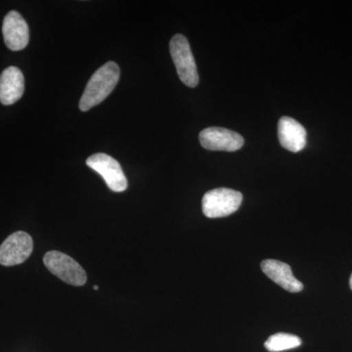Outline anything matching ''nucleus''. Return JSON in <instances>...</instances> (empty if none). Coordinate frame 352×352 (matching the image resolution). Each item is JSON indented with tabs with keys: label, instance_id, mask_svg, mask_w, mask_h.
Returning <instances> with one entry per match:
<instances>
[{
	"label": "nucleus",
	"instance_id": "nucleus-1",
	"mask_svg": "<svg viewBox=\"0 0 352 352\" xmlns=\"http://www.w3.org/2000/svg\"><path fill=\"white\" fill-rule=\"evenodd\" d=\"M120 80V68L115 62L100 67L88 80L80 101V109L87 112L100 104L113 91Z\"/></svg>",
	"mask_w": 352,
	"mask_h": 352
},
{
	"label": "nucleus",
	"instance_id": "nucleus-2",
	"mask_svg": "<svg viewBox=\"0 0 352 352\" xmlns=\"http://www.w3.org/2000/svg\"><path fill=\"white\" fill-rule=\"evenodd\" d=\"M171 58L182 82L189 87L199 83L198 71L193 53L187 38L183 34H175L170 43Z\"/></svg>",
	"mask_w": 352,
	"mask_h": 352
},
{
	"label": "nucleus",
	"instance_id": "nucleus-3",
	"mask_svg": "<svg viewBox=\"0 0 352 352\" xmlns=\"http://www.w3.org/2000/svg\"><path fill=\"white\" fill-rule=\"evenodd\" d=\"M240 192L228 188L210 190L203 197V212L208 219L228 217L237 212L242 204Z\"/></svg>",
	"mask_w": 352,
	"mask_h": 352
},
{
	"label": "nucleus",
	"instance_id": "nucleus-4",
	"mask_svg": "<svg viewBox=\"0 0 352 352\" xmlns=\"http://www.w3.org/2000/svg\"><path fill=\"white\" fill-rule=\"evenodd\" d=\"M44 265L55 276L73 286H82L87 283V273L80 263L63 252L51 251L43 258Z\"/></svg>",
	"mask_w": 352,
	"mask_h": 352
},
{
	"label": "nucleus",
	"instance_id": "nucleus-5",
	"mask_svg": "<svg viewBox=\"0 0 352 352\" xmlns=\"http://www.w3.org/2000/svg\"><path fill=\"white\" fill-rule=\"evenodd\" d=\"M87 164L104 178L109 188L113 192H124L127 188V180L119 162L104 153H97L87 160Z\"/></svg>",
	"mask_w": 352,
	"mask_h": 352
},
{
	"label": "nucleus",
	"instance_id": "nucleus-6",
	"mask_svg": "<svg viewBox=\"0 0 352 352\" xmlns=\"http://www.w3.org/2000/svg\"><path fill=\"white\" fill-rule=\"evenodd\" d=\"M34 249L31 236L24 231L11 234L0 245V264L3 266L18 265L30 258Z\"/></svg>",
	"mask_w": 352,
	"mask_h": 352
},
{
	"label": "nucleus",
	"instance_id": "nucleus-7",
	"mask_svg": "<svg viewBox=\"0 0 352 352\" xmlns=\"http://www.w3.org/2000/svg\"><path fill=\"white\" fill-rule=\"evenodd\" d=\"M199 138L201 145L210 151L235 152L244 145L242 135L222 127H208L201 131Z\"/></svg>",
	"mask_w": 352,
	"mask_h": 352
},
{
	"label": "nucleus",
	"instance_id": "nucleus-8",
	"mask_svg": "<svg viewBox=\"0 0 352 352\" xmlns=\"http://www.w3.org/2000/svg\"><path fill=\"white\" fill-rule=\"evenodd\" d=\"M2 34L4 43L10 50H23L29 43V25L17 11L7 14L2 25Z\"/></svg>",
	"mask_w": 352,
	"mask_h": 352
},
{
	"label": "nucleus",
	"instance_id": "nucleus-9",
	"mask_svg": "<svg viewBox=\"0 0 352 352\" xmlns=\"http://www.w3.org/2000/svg\"><path fill=\"white\" fill-rule=\"evenodd\" d=\"M278 138L285 149L293 153L302 151L307 145L305 127L289 117L281 118L278 124Z\"/></svg>",
	"mask_w": 352,
	"mask_h": 352
},
{
	"label": "nucleus",
	"instance_id": "nucleus-10",
	"mask_svg": "<svg viewBox=\"0 0 352 352\" xmlns=\"http://www.w3.org/2000/svg\"><path fill=\"white\" fill-rule=\"evenodd\" d=\"M261 266L266 276L270 277L273 282L289 293H298L302 291V282L294 276L292 268L288 264L275 259H266L261 263Z\"/></svg>",
	"mask_w": 352,
	"mask_h": 352
},
{
	"label": "nucleus",
	"instance_id": "nucleus-11",
	"mask_svg": "<svg viewBox=\"0 0 352 352\" xmlns=\"http://www.w3.org/2000/svg\"><path fill=\"white\" fill-rule=\"evenodd\" d=\"M25 78L16 67H9L0 76V102L3 105H12L24 94Z\"/></svg>",
	"mask_w": 352,
	"mask_h": 352
},
{
	"label": "nucleus",
	"instance_id": "nucleus-12",
	"mask_svg": "<svg viewBox=\"0 0 352 352\" xmlns=\"http://www.w3.org/2000/svg\"><path fill=\"white\" fill-rule=\"evenodd\" d=\"M302 344V340L292 333H278L270 336L264 346L270 352H279L296 349Z\"/></svg>",
	"mask_w": 352,
	"mask_h": 352
},
{
	"label": "nucleus",
	"instance_id": "nucleus-13",
	"mask_svg": "<svg viewBox=\"0 0 352 352\" xmlns=\"http://www.w3.org/2000/svg\"><path fill=\"white\" fill-rule=\"evenodd\" d=\"M349 285H351V289H352V274L351 276V280H349Z\"/></svg>",
	"mask_w": 352,
	"mask_h": 352
},
{
	"label": "nucleus",
	"instance_id": "nucleus-14",
	"mask_svg": "<svg viewBox=\"0 0 352 352\" xmlns=\"http://www.w3.org/2000/svg\"><path fill=\"white\" fill-rule=\"evenodd\" d=\"M95 291H97V289H98V286H94V288Z\"/></svg>",
	"mask_w": 352,
	"mask_h": 352
}]
</instances>
